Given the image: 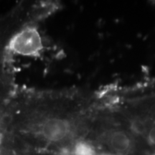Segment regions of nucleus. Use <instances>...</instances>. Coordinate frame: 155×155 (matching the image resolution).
<instances>
[{
    "label": "nucleus",
    "mask_w": 155,
    "mask_h": 155,
    "mask_svg": "<svg viewBox=\"0 0 155 155\" xmlns=\"http://www.w3.org/2000/svg\"><path fill=\"white\" fill-rule=\"evenodd\" d=\"M148 140L151 144L155 146V127H153L150 129L148 133Z\"/></svg>",
    "instance_id": "6"
},
{
    "label": "nucleus",
    "mask_w": 155,
    "mask_h": 155,
    "mask_svg": "<svg viewBox=\"0 0 155 155\" xmlns=\"http://www.w3.org/2000/svg\"><path fill=\"white\" fill-rule=\"evenodd\" d=\"M2 61V54H1V52H0V63H1Z\"/></svg>",
    "instance_id": "7"
},
{
    "label": "nucleus",
    "mask_w": 155,
    "mask_h": 155,
    "mask_svg": "<svg viewBox=\"0 0 155 155\" xmlns=\"http://www.w3.org/2000/svg\"><path fill=\"white\" fill-rule=\"evenodd\" d=\"M131 129L135 133L142 134L145 131L144 124L139 120H136L131 124Z\"/></svg>",
    "instance_id": "5"
},
{
    "label": "nucleus",
    "mask_w": 155,
    "mask_h": 155,
    "mask_svg": "<svg viewBox=\"0 0 155 155\" xmlns=\"http://www.w3.org/2000/svg\"><path fill=\"white\" fill-rule=\"evenodd\" d=\"M73 155H96L94 147L86 141H78L75 144Z\"/></svg>",
    "instance_id": "4"
},
{
    "label": "nucleus",
    "mask_w": 155,
    "mask_h": 155,
    "mask_svg": "<svg viewBox=\"0 0 155 155\" xmlns=\"http://www.w3.org/2000/svg\"><path fill=\"white\" fill-rule=\"evenodd\" d=\"M109 146L114 151L119 154H126L131 150V140L123 131H115L108 137Z\"/></svg>",
    "instance_id": "3"
},
{
    "label": "nucleus",
    "mask_w": 155,
    "mask_h": 155,
    "mask_svg": "<svg viewBox=\"0 0 155 155\" xmlns=\"http://www.w3.org/2000/svg\"><path fill=\"white\" fill-rule=\"evenodd\" d=\"M102 155H110V154H102Z\"/></svg>",
    "instance_id": "8"
},
{
    "label": "nucleus",
    "mask_w": 155,
    "mask_h": 155,
    "mask_svg": "<svg viewBox=\"0 0 155 155\" xmlns=\"http://www.w3.org/2000/svg\"><path fill=\"white\" fill-rule=\"evenodd\" d=\"M44 46L38 30L34 27L23 29L11 39L9 50L17 55L37 57L41 53Z\"/></svg>",
    "instance_id": "1"
},
{
    "label": "nucleus",
    "mask_w": 155,
    "mask_h": 155,
    "mask_svg": "<svg viewBox=\"0 0 155 155\" xmlns=\"http://www.w3.org/2000/svg\"><path fill=\"white\" fill-rule=\"evenodd\" d=\"M70 131L66 120L53 118L44 122L41 127L42 135L50 141H59L65 139Z\"/></svg>",
    "instance_id": "2"
}]
</instances>
